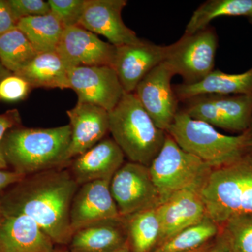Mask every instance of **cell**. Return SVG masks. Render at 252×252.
<instances>
[{
  "label": "cell",
  "mask_w": 252,
  "mask_h": 252,
  "mask_svg": "<svg viewBox=\"0 0 252 252\" xmlns=\"http://www.w3.org/2000/svg\"><path fill=\"white\" fill-rule=\"evenodd\" d=\"M122 217L110 190V180H96L79 186L73 198L69 212L71 228Z\"/></svg>",
  "instance_id": "cell-16"
},
{
  "label": "cell",
  "mask_w": 252,
  "mask_h": 252,
  "mask_svg": "<svg viewBox=\"0 0 252 252\" xmlns=\"http://www.w3.org/2000/svg\"><path fill=\"white\" fill-rule=\"evenodd\" d=\"M70 142L69 124L50 128L18 126L5 134L0 148L8 166L27 176L67 165Z\"/></svg>",
  "instance_id": "cell-2"
},
{
  "label": "cell",
  "mask_w": 252,
  "mask_h": 252,
  "mask_svg": "<svg viewBox=\"0 0 252 252\" xmlns=\"http://www.w3.org/2000/svg\"><path fill=\"white\" fill-rule=\"evenodd\" d=\"M51 12L64 28L79 26L86 0H49Z\"/></svg>",
  "instance_id": "cell-29"
},
{
  "label": "cell",
  "mask_w": 252,
  "mask_h": 252,
  "mask_svg": "<svg viewBox=\"0 0 252 252\" xmlns=\"http://www.w3.org/2000/svg\"><path fill=\"white\" fill-rule=\"evenodd\" d=\"M247 133L249 135L252 136V119L251 124H250V127H249L248 130L247 131Z\"/></svg>",
  "instance_id": "cell-39"
},
{
  "label": "cell",
  "mask_w": 252,
  "mask_h": 252,
  "mask_svg": "<svg viewBox=\"0 0 252 252\" xmlns=\"http://www.w3.org/2000/svg\"><path fill=\"white\" fill-rule=\"evenodd\" d=\"M149 168L161 204L185 189H200L212 170L198 157L181 148L167 133Z\"/></svg>",
  "instance_id": "cell-6"
},
{
  "label": "cell",
  "mask_w": 252,
  "mask_h": 252,
  "mask_svg": "<svg viewBox=\"0 0 252 252\" xmlns=\"http://www.w3.org/2000/svg\"><path fill=\"white\" fill-rule=\"evenodd\" d=\"M32 87L21 77L11 74L0 81V101L18 102L28 97Z\"/></svg>",
  "instance_id": "cell-30"
},
{
  "label": "cell",
  "mask_w": 252,
  "mask_h": 252,
  "mask_svg": "<svg viewBox=\"0 0 252 252\" xmlns=\"http://www.w3.org/2000/svg\"><path fill=\"white\" fill-rule=\"evenodd\" d=\"M8 4L16 21L31 16L49 14V3L44 0H7Z\"/></svg>",
  "instance_id": "cell-31"
},
{
  "label": "cell",
  "mask_w": 252,
  "mask_h": 252,
  "mask_svg": "<svg viewBox=\"0 0 252 252\" xmlns=\"http://www.w3.org/2000/svg\"><path fill=\"white\" fill-rule=\"evenodd\" d=\"M207 215L219 225L252 214V153L212 169L199 189Z\"/></svg>",
  "instance_id": "cell-3"
},
{
  "label": "cell",
  "mask_w": 252,
  "mask_h": 252,
  "mask_svg": "<svg viewBox=\"0 0 252 252\" xmlns=\"http://www.w3.org/2000/svg\"><path fill=\"white\" fill-rule=\"evenodd\" d=\"M166 132L185 152L198 157L212 169L225 166L250 152L252 136L220 133L213 126L179 110Z\"/></svg>",
  "instance_id": "cell-5"
},
{
  "label": "cell",
  "mask_w": 252,
  "mask_h": 252,
  "mask_svg": "<svg viewBox=\"0 0 252 252\" xmlns=\"http://www.w3.org/2000/svg\"><path fill=\"white\" fill-rule=\"evenodd\" d=\"M68 69L77 67H112L116 47L81 26L67 28L56 50Z\"/></svg>",
  "instance_id": "cell-12"
},
{
  "label": "cell",
  "mask_w": 252,
  "mask_h": 252,
  "mask_svg": "<svg viewBox=\"0 0 252 252\" xmlns=\"http://www.w3.org/2000/svg\"><path fill=\"white\" fill-rule=\"evenodd\" d=\"M79 187L62 167L27 175L0 194V213L31 217L54 243L69 244V212Z\"/></svg>",
  "instance_id": "cell-1"
},
{
  "label": "cell",
  "mask_w": 252,
  "mask_h": 252,
  "mask_svg": "<svg viewBox=\"0 0 252 252\" xmlns=\"http://www.w3.org/2000/svg\"><path fill=\"white\" fill-rule=\"evenodd\" d=\"M54 244L31 217L0 213V252H54Z\"/></svg>",
  "instance_id": "cell-18"
},
{
  "label": "cell",
  "mask_w": 252,
  "mask_h": 252,
  "mask_svg": "<svg viewBox=\"0 0 252 252\" xmlns=\"http://www.w3.org/2000/svg\"><path fill=\"white\" fill-rule=\"evenodd\" d=\"M17 28L7 0H0V35Z\"/></svg>",
  "instance_id": "cell-33"
},
{
  "label": "cell",
  "mask_w": 252,
  "mask_h": 252,
  "mask_svg": "<svg viewBox=\"0 0 252 252\" xmlns=\"http://www.w3.org/2000/svg\"><path fill=\"white\" fill-rule=\"evenodd\" d=\"M68 68L55 51L39 53L14 74L27 81L32 89H69Z\"/></svg>",
  "instance_id": "cell-22"
},
{
  "label": "cell",
  "mask_w": 252,
  "mask_h": 252,
  "mask_svg": "<svg viewBox=\"0 0 252 252\" xmlns=\"http://www.w3.org/2000/svg\"><path fill=\"white\" fill-rule=\"evenodd\" d=\"M168 46L142 40L135 44L116 47L112 67L124 92H135L140 81L158 64L165 62Z\"/></svg>",
  "instance_id": "cell-14"
},
{
  "label": "cell",
  "mask_w": 252,
  "mask_h": 252,
  "mask_svg": "<svg viewBox=\"0 0 252 252\" xmlns=\"http://www.w3.org/2000/svg\"><path fill=\"white\" fill-rule=\"evenodd\" d=\"M205 252H234L224 238L219 233Z\"/></svg>",
  "instance_id": "cell-35"
},
{
  "label": "cell",
  "mask_w": 252,
  "mask_h": 252,
  "mask_svg": "<svg viewBox=\"0 0 252 252\" xmlns=\"http://www.w3.org/2000/svg\"><path fill=\"white\" fill-rule=\"evenodd\" d=\"M127 245L131 252H154L158 245L160 225L157 207L136 212L124 217Z\"/></svg>",
  "instance_id": "cell-23"
},
{
  "label": "cell",
  "mask_w": 252,
  "mask_h": 252,
  "mask_svg": "<svg viewBox=\"0 0 252 252\" xmlns=\"http://www.w3.org/2000/svg\"><path fill=\"white\" fill-rule=\"evenodd\" d=\"M37 54L34 46L17 28L0 35V62L13 74L27 65Z\"/></svg>",
  "instance_id": "cell-27"
},
{
  "label": "cell",
  "mask_w": 252,
  "mask_h": 252,
  "mask_svg": "<svg viewBox=\"0 0 252 252\" xmlns=\"http://www.w3.org/2000/svg\"><path fill=\"white\" fill-rule=\"evenodd\" d=\"M184 112L215 128L248 130L252 119V94H206L185 101Z\"/></svg>",
  "instance_id": "cell-8"
},
{
  "label": "cell",
  "mask_w": 252,
  "mask_h": 252,
  "mask_svg": "<svg viewBox=\"0 0 252 252\" xmlns=\"http://www.w3.org/2000/svg\"><path fill=\"white\" fill-rule=\"evenodd\" d=\"M220 226L207 216L162 244L154 252H188L203 247L216 238Z\"/></svg>",
  "instance_id": "cell-26"
},
{
  "label": "cell",
  "mask_w": 252,
  "mask_h": 252,
  "mask_svg": "<svg viewBox=\"0 0 252 252\" xmlns=\"http://www.w3.org/2000/svg\"><path fill=\"white\" fill-rule=\"evenodd\" d=\"M112 252H131L130 248H129L128 246H126L125 248L120 249V250H117V251H114Z\"/></svg>",
  "instance_id": "cell-38"
},
{
  "label": "cell",
  "mask_w": 252,
  "mask_h": 252,
  "mask_svg": "<svg viewBox=\"0 0 252 252\" xmlns=\"http://www.w3.org/2000/svg\"><path fill=\"white\" fill-rule=\"evenodd\" d=\"M252 16V0H209L195 10L184 34H193L209 27L217 18Z\"/></svg>",
  "instance_id": "cell-25"
},
{
  "label": "cell",
  "mask_w": 252,
  "mask_h": 252,
  "mask_svg": "<svg viewBox=\"0 0 252 252\" xmlns=\"http://www.w3.org/2000/svg\"><path fill=\"white\" fill-rule=\"evenodd\" d=\"M218 37L212 27L193 34H183L168 46L165 63L175 75H180L185 84L203 80L215 69Z\"/></svg>",
  "instance_id": "cell-7"
},
{
  "label": "cell",
  "mask_w": 252,
  "mask_h": 252,
  "mask_svg": "<svg viewBox=\"0 0 252 252\" xmlns=\"http://www.w3.org/2000/svg\"><path fill=\"white\" fill-rule=\"evenodd\" d=\"M110 190L123 217L161 204L149 167L137 162H125L118 170L110 181Z\"/></svg>",
  "instance_id": "cell-9"
},
{
  "label": "cell",
  "mask_w": 252,
  "mask_h": 252,
  "mask_svg": "<svg viewBox=\"0 0 252 252\" xmlns=\"http://www.w3.org/2000/svg\"><path fill=\"white\" fill-rule=\"evenodd\" d=\"M69 89L77 102L90 103L110 112L125 94L115 70L109 66L77 67L68 69Z\"/></svg>",
  "instance_id": "cell-11"
},
{
  "label": "cell",
  "mask_w": 252,
  "mask_h": 252,
  "mask_svg": "<svg viewBox=\"0 0 252 252\" xmlns=\"http://www.w3.org/2000/svg\"><path fill=\"white\" fill-rule=\"evenodd\" d=\"M249 19H250V22L251 23V24L252 25V16L251 17L249 18Z\"/></svg>",
  "instance_id": "cell-40"
},
{
  "label": "cell",
  "mask_w": 252,
  "mask_h": 252,
  "mask_svg": "<svg viewBox=\"0 0 252 252\" xmlns=\"http://www.w3.org/2000/svg\"><path fill=\"white\" fill-rule=\"evenodd\" d=\"M109 132L129 161L149 167L160 152L167 132L159 128L134 93H125L109 112Z\"/></svg>",
  "instance_id": "cell-4"
},
{
  "label": "cell",
  "mask_w": 252,
  "mask_h": 252,
  "mask_svg": "<svg viewBox=\"0 0 252 252\" xmlns=\"http://www.w3.org/2000/svg\"><path fill=\"white\" fill-rule=\"evenodd\" d=\"M17 28L39 53L55 51L65 28L52 13L42 16L22 18Z\"/></svg>",
  "instance_id": "cell-24"
},
{
  "label": "cell",
  "mask_w": 252,
  "mask_h": 252,
  "mask_svg": "<svg viewBox=\"0 0 252 252\" xmlns=\"http://www.w3.org/2000/svg\"><path fill=\"white\" fill-rule=\"evenodd\" d=\"M220 234L234 252H252V214L233 217L220 225Z\"/></svg>",
  "instance_id": "cell-28"
},
{
  "label": "cell",
  "mask_w": 252,
  "mask_h": 252,
  "mask_svg": "<svg viewBox=\"0 0 252 252\" xmlns=\"http://www.w3.org/2000/svg\"><path fill=\"white\" fill-rule=\"evenodd\" d=\"M157 212L160 225L158 248L207 216L199 189L195 188L185 189L175 194L157 207Z\"/></svg>",
  "instance_id": "cell-15"
},
{
  "label": "cell",
  "mask_w": 252,
  "mask_h": 252,
  "mask_svg": "<svg viewBox=\"0 0 252 252\" xmlns=\"http://www.w3.org/2000/svg\"><path fill=\"white\" fill-rule=\"evenodd\" d=\"M26 176L14 171L0 169V193L6 189L23 180Z\"/></svg>",
  "instance_id": "cell-34"
},
{
  "label": "cell",
  "mask_w": 252,
  "mask_h": 252,
  "mask_svg": "<svg viewBox=\"0 0 252 252\" xmlns=\"http://www.w3.org/2000/svg\"><path fill=\"white\" fill-rule=\"evenodd\" d=\"M212 242H210V243H208L206 244V245H203V247H201V248L197 249V250H193V251H190L188 252H205L207 251V249L210 248V245H211Z\"/></svg>",
  "instance_id": "cell-37"
},
{
  "label": "cell",
  "mask_w": 252,
  "mask_h": 252,
  "mask_svg": "<svg viewBox=\"0 0 252 252\" xmlns=\"http://www.w3.org/2000/svg\"><path fill=\"white\" fill-rule=\"evenodd\" d=\"M71 252H112L127 245L126 219H107L81 227L73 233Z\"/></svg>",
  "instance_id": "cell-20"
},
{
  "label": "cell",
  "mask_w": 252,
  "mask_h": 252,
  "mask_svg": "<svg viewBox=\"0 0 252 252\" xmlns=\"http://www.w3.org/2000/svg\"><path fill=\"white\" fill-rule=\"evenodd\" d=\"M21 119L19 112L17 109H11L7 111L4 114H0V147L1 142L5 134L7 131L18 127L21 125ZM8 168L7 164L5 161L2 154H1V148H0V169L6 170Z\"/></svg>",
  "instance_id": "cell-32"
},
{
  "label": "cell",
  "mask_w": 252,
  "mask_h": 252,
  "mask_svg": "<svg viewBox=\"0 0 252 252\" xmlns=\"http://www.w3.org/2000/svg\"><path fill=\"white\" fill-rule=\"evenodd\" d=\"M126 0H86L79 26L107 38L109 43L119 47L140 42L135 32L127 27L122 18Z\"/></svg>",
  "instance_id": "cell-13"
},
{
  "label": "cell",
  "mask_w": 252,
  "mask_h": 252,
  "mask_svg": "<svg viewBox=\"0 0 252 252\" xmlns=\"http://www.w3.org/2000/svg\"><path fill=\"white\" fill-rule=\"evenodd\" d=\"M71 127L67 162L103 140L109 132V112L90 103L77 102L67 111Z\"/></svg>",
  "instance_id": "cell-17"
},
{
  "label": "cell",
  "mask_w": 252,
  "mask_h": 252,
  "mask_svg": "<svg viewBox=\"0 0 252 252\" xmlns=\"http://www.w3.org/2000/svg\"><path fill=\"white\" fill-rule=\"evenodd\" d=\"M11 74H13V73L7 70V69L3 66L1 62H0V81L2 80L3 79H4L5 77L11 75Z\"/></svg>",
  "instance_id": "cell-36"
},
{
  "label": "cell",
  "mask_w": 252,
  "mask_h": 252,
  "mask_svg": "<svg viewBox=\"0 0 252 252\" xmlns=\"http://www.w3.org/2000/svg\"><path fill=\"white\" fill-rule=\"evenodd\" d=\"M250 152H252V146L251 150H250Z\"/></svg>",
  "instance_id": "cell-41"
},
{
  "label": "cell",
  "mask_w": 252,
  "mask_h": 252,
  "mask_svg": "<svg viewBox=\"0 0 252 252\" xmlns=\"http://www.w3.org/2000/svg\"><path fill=\"white\" fill-rule=\"evenodd\" d=\"M173 89L179 101L183 102L206 94H252V67L240 74L214 70L198 83L178 84Z\"/></svg>",
  "instance_id": "cell-21"
},
{
  "label": "cell",
  "mask_w": 252,
  "mask_h": 252,
  "mask_svg": "<svg viewBox=\"0 0 252 252\" xmlns=\"http://www.w3.org/2000/svg\"><path fill=\"white\" fill-rule=\"evenodd\" d=\"M175 77L165 62L140 81L134 94L159 128L166 132L178 113V98L171 84Z\"/></svg>",
  "instance_id": "cell-10"
},
{
  "label": "cell",
  "mask_w": 252,
  "mask_h": 252,
  "mask_svg": "<svg viewBox=\"0 0 252 252\" xmlns=\"http://www.w3.org/2000/svg\"><path fill=\"white\" fill-rule=\"evenodd\" d=\"M125 155L115 141L104 138L74 158L71 173L79 186L96 180H110L125 163Z\"/></svg>",
  "instance_id": "cell-19"
}]
</instances>
